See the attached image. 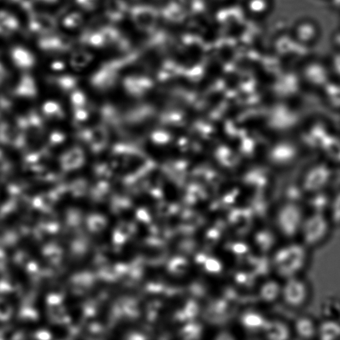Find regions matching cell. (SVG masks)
I'll use <instances>...</instances> for the list:
<instances>
[{"instance_id": "3", "label": "cell", "mask_w": 340, "mask_h": 340, "mask_svg": "<svg viewBox=\"0 0 340 340\" xmlns=\"http://www.w3.org/2000/svg\"><path fill=\"white\" fill-rule=\"evenodd\" d=\"M306 216L299 206L288 204L282 206L276 213L275 225L284 237L292 240L299 236Z\"/></svg>"}, {"instance_id": "13", "label": "cell", "mask_w": 340, "mask_h": 340, "mask_svg": "<svg viewBox=\"0 0 340 340\" xmlns=\"http://www.w3.org/2000/svg\"><path fill=\"white\" fill-rule=\"evenodd\" d=\"M273 236L270 233L261 232L257 234L255 237V241L262 251H266L272 247V244L274 243Z\"/></svg>"}, {"instance_id": "12", "label": "cell", "mask_w": 340, "mask_h": 340, "mask_svg": "<svg viewBox=\"0 0 340 340\" xmlns=\"http://www.w3.org/2000/svg\"><path fill=\"white\" fill-rule=\"evenodd\" d=\"M14 59L16 65L21 68H29L33 64L31 54L22 50H16L14 52Z\"/></svg>"}, {"instance_id": "4", "label": "cell", "mask_w": 340, "mask_h": 340, "mask_svg": "<svg viewBox=\"0 0 340 340\" xmlns=\"http://www.w3.org/2000/svg\"><path fill=\"white\" fill-rule=\"evenodd\" d=\"M311 297L309 283L297 276L284 280L282 284L281 299L290 309H298L308 303Z\"/></svg>"}, {"instance_id": "14", "label": "cell", "mask_w": 340, "mask_h": 340, "mask_svg": "<svg viewBox=\"0 0 340 340\" xmlns=\"http://www.w3.org/2000/svg\"><path fill=\"white\" fill-rule=\"evenodd\" d=\"M328 217L332 225H340V195L332 203L328 212Z\"/></svg>"}, {"instance_id": "18", "label": "cell", "mask_w": 340, "mask_h": 340, "mask_svg": "<svg viewBox=\"0 0 340 340\" xmlns=\"http://www.w3.org/2000/svg\"><path fill=\"white\" fill-rule=\"evenodd\" d=\"M39 338L42 340H48L50 338V334L46 332H41L38 334Z\"/></svg>"}, {"instance_id": "6", "label": "cell", "mask_w": 340, "mask_h": 340, "mask_svg": "<svg viewBox=\"0 0 340 340\" xmlns=\"http://www.w3.org/2000/svg\"><path fill=\"white\" fill-rule=\"evenodd\" d=\"M262 334L268 340H287L290 339L292 336V330L285 321L279 319H268Z\"/></svg>"}, {"instance_id": "17", "label": "cell", "mask_w": 340, "mask_h": 340, "mask_svg": "<svg viewBox=\"0 0 340 340\" xmlns=\"http://www.w3.org/2000/svg\"><path fill=\"white\" fill-rule=\"evenodd\" d=\"M61 136L59 133L53 132L51 136L50 142L53 144H57L58 142H61Z\"/></svg>"}, {"instance_id": "7", "label": "cell", "mask_w": 340, "mask_h": 340, "mask_svg": "<svg viewBox=\"0 0 340 340\" xmlns=\"http://www.w3.org/2000/svg\"><path fill=\"white\" fill-rule=\"evenodd\" d=\"M281 283L276 279H268L261 284L257 294L263 303L272 304L281 299Z\"/></svg>"}, {"instance_id": "9", "label": "cell", "mask_w": 340, "mask_h": 340, "mask_svg": "<svg viewBox=\"0 0 340 340\" xmlns=\"http://www.w3.org/2000/svg\"><path fill=\"white\" fill-rule=\"evenodd\" d=\"M317 338L322 340L340 339V321L323 319L317 325Z\"/></svg>"}, {"instance_id": "10", "label": "cell", "mask_w": 340, "mask_h": 340, "mask_svg": "<svg viewBox=\"0 0 340 340\" xmlns=\"http://www.w3.org/2000/svg\"><path fill=\"white\" fill-rule=\"evenodd\" d=\"M323 319L340 321V301L335 298H326L323 301L320 308Z\"/></svg>"}, {"instance_id": "8", "label": "cell", "mask_w": 340, "mask_h": 340, "mask_svg": "<svg viewBox=\"0 0 340 340\" xmlns=\"http://www.w3.org/2000/svg\"><path fill=\"white\" fill-rule=\"evenodd\" d=\"M317 325L311 317L302 315L295 320L293 331L300 339H314L317 338Z\"/></svg>"}, {"instance_id": "20", "label": "cell", "mask_w": 340, "mask_h": 340, "mask_svg": "<svg viewBox=\"0 0 340 340\" xmlns=\"http://www.w3.org/2000/svg\"><path fill=\"white\" fill-rule=\"evenodd\" d=\"M1 157H2V152L0 150V159L1 158Z\"/></svg>"}, {"instance_id": "5", "label": "cell", "mask_w": 340, "mask_h": 340, "mask_svg": "<svg viewBox=\"0 0 340 340\" xmlns=\"http://www.w3.org/2000/svg\"><path fill=\"white\" fill-rule=\"evenodd\" d=\"M268 319L259 312L250 311L242 314L239 319L240 326L250 333L262 334Z\"/></svg>"}, {"instance_id": "1", "label": "cell", "mask_w": 340, "mask_h": 340, "mask_svg": "<svg viewBox=\"0 0 340 340\" xmlns=\"http://www.w3.org/2000/svg\"><path fill=\"white\" fill-rule=\"evenodd\" d=\"M309 249L301 242L281 246L274 251L271 266L278 277L283 280L301 276L309 262Z\"/></svg>"}, {"instance_id": "15", "label": "cell", "mask_w": 340, "mask_h": 340, "mask_svg": "<svg viewBox=\"0 0 340 340\" xmlns=\"http://www.w3.org/2000/svg\"><path fill=\"white\" fill-rule=\"evenodd\" d=\"M43 110L44 113L49 117L54 118H59L60 116V110L59 105L53 101H48L43 105Z\"/></svg>"}, {"instance_id": "19", "label": "cell", "mask_w": 340, "mask_h": 340, "mask_svg": "<svg viewBox=\"0 0 340 340\" xmlns=\"http://www.w3.org/2000/svg\"><path fill=\"white\" fill-rule=\"evenodd\" d=\"M49 301H50L51 304H55L59 301V299H58V298L55 297V296H52L49 298Z\"/></svg>"}, {"instance_id": "16", "label": "cell", "mask_w": 340, "mask_h": 340, "mask_svg": "<svg viewBox=\"0 0 340 340\" xmlns=\"http://www.w3.org/2000/svg\"><path fill=\"white\" fill-rule=\"evenodd\" d=\"M206 267L209 271L212 272L218 271L221 268L220 264L217 261L213 260V259L208 261Z\"/></svg>"}, {"instance_id": "2", "label": "cell", "mask_w": 340, "mask_h": 340, "mask_svg": "<svg viewBox=\"0 0 340 340\" xmlns=\"http://www.w3.org/2000/svg\"><path fill=\"white\" fill-rule=\"evenodd\" d=\"M332 223L324 212L315 211L306 216L300 229L301 243L309 249L316 247L328 237Z\"/></svg>"}, {"instance_id": "11", "label": "cell", "mask_w": 340, "mask_h": 340, "mask_svg": "<svg viewBox=\"0 0 340 340\" xmlns=\"http://www.w3.org/2000/svg\"><path fill=\"white\" fill-rule=\"evenodd\" d=\"M16 93L17 95L22 97H33L37 93L34 80L31 77L25 75L21 80Z\"/></svg>"}]
</instances>
